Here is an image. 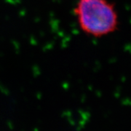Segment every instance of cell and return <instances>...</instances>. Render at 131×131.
<instances>
[{
	"instance_id": "1",
	"label": "cell",
	"mask_w": 131,
	"mask_h": 131,
	"mask_svg": "<svg viewBox=\"0 0 131 131\" xmlns=\"http://www.w3.org/2000/svg\"><path fill=\"white\" fill-rule=\"evenodd\" d=\"M75 13L80 28L94 37L114 31L117 26V15L106 0H79Z\"/></svg>"
}]
</instances>
